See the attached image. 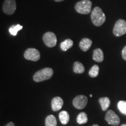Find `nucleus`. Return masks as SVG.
<instances>
[{"label":"nucleus","mask_w":126,"mask_h":126,"mask_svg":"<svg viewBox=\"0 0 126 126\" xmlns=\"http://www.w3.org/2000/svg\"><path fill=\"white\" fill-rule=\"evenodd\" d=\"M91 20L94 26H100L105 23L106 16L102 9L98 7H94L91 12Z\"/></svg>","instance_id":"obj_1"},{"label":"nucleus","mask_w":126,"mask_h":126,"mask_svg":"<svg viewBox=\"0 0 126 126\" xmlns=\"http://www.w3.org/2000/svg\"><path fill=\"white\" fill-rule=\"evenodd\" d=\"M53 75V70L51 68H45L38 71L33 75V80L39 82L49 79Z\"/></svg>","instance_id":"obj_2"},{"label":"nucleus","mask_w":126,"mask_h":126,"mask_svg":"<svg viewBox=\"0 0 126 126\" xmlns=\"http://www.w3.org/2000/svg\"><path fill=\"white\" fill-rule=\"evenodd\" d=\"M92 2L90 0H82L75 4L76 11L81 14H88L91 12Z\"/></svg>","instance_id":"obj_3"},{"label":"nucleus","mask_w":126,"mask_h":126,"mask_svg":"<svg viewBox=\"0 0 126 126\" xmlns=\"http://www.w3.org/2000/svg\"><path fill=\"white\" fill-rule=\"evenodd\" d=\"M113 34L116 37L124 35L126 33V21L123 19H119L115 23L113 31Z\"/></svg>","instance_id":"obj_4"},{"label":"nucleus","mask_w":126,"mask_h":126,"mask_svg":"<svg viewBox=\"0 0 126 126\" xmlns=\"http://www.w3.org/2000/svg\"><path fill=\"white\" fill-rule=\"evenodd\" d=\"M2 9L5 14L9 15H12L16 9L15 0H5Z\"/></svg>","instance_id":"obj_5"},{"label":"nucleus","mask_w":126,"mask_h":126,"mask_svg":"<svg viewBox=\"0 0 126 126\" xmlns=\"http://www.w3.org/2000/svg\"><path fill=\"white\" fill-rule=\"evenodd\" d=\"M24 57L28 60L37 61L40 58V52L36 48H29L25 51Z\"/></svg>","instance_id":"obj_6"},{"label":"nucleus","mask_w":126,"mask_h":126,"mask_svg":"<svg viewBox=\"0 0 126 126\" xmlns=\"http://www.w3.org/2000/svg\"><path fill=\"white\" fill-rule=\"evenodd\" d=\"M43 40L46 46L48 47H54L57 44V37L56 34L51 32L46 33L43 36Z\"/></svg>","instance_id":"obj_7"},{"label":"nucleus","mask_w":126,"mask_h":126,"mask_svg":"<svg viewBox=\"0 0 126 126\" xmlns=\"http://www.w3.org/2000/svg\"><path fill=\"white\" fill-rule=\"evenodd\" d=\"M105 120L108 124L113 126H118L120 122L119 116L111 110H109L107 111L105 115Z\"/></svg>","instance_id":"obj_8"},{"label":"nucleus","mask_w":126,"mask_h":126,"mask_svg":"<svg viewBox=\"0 0 126 126\" xmlns=\"http://www.w3.org/2000/svg\"><path fill=\"white\" fill-rule=\"evenodd\" d=\"M88 103V97L84 95H78L74 99L72 104L75 108L82 109L86 106Z\"/></svg>","instance_id":"obj_9"},{"label":"nucleus","mask_w":126,"mask_h":126,"mask_svg":"<svg viewBox=\"0 0 126 126\" xmlns=\"http://www.w3.org/2000/svg\"><path fill=\"white\" fill-rule=\"evenodd\" d=\"M63 100L60 97H55L51 100V108L54 111H59L63 106Z\"/></svg>","instance_id":"obj_10"},{"label":"nucleus","mask_w":126,"mask_h":126,"mask_svg":"<svg viewBox=\"0 0 126 126\" xmlns=\"http://www.w3.org/2000/svg\"><path fill=\"white\" fill-rule=\"evenodd\" d=\"M92 45V41L89 38H83L79 42L80 48L83 51H88Z\"/></svg>","instance_id":"obj_11"},{"label":"nucleus","mask_w":126,"mask_h":126,"mask_svg":"<svg viewBox=\"0 0 126 126\" xmlns=\"http://www.w3.org/2000/svg\"><path fill=\"white\" fill-rule=\"evenodd\" d=\"M93 60L98 63H102L104 60L103 52L100 48H96L93 52Z\"/></svg>","instance_id":"obj_12"},{"label":"nucleus","mask_w":126,"mask_h":126,"mask_svg":"<svg viewBox=\"0 0 126 126\" xmlns=\"http://www.w3.org/2000/svg\"><path fill=\"white\" fill-rule=\"evenodd\" d=\"M99 102L103 111H106L110 105V99L107 97H101L99 99Z\"/></svg>","instance_id":"obj_13"},{"label":"nucleus","mask_w":126,"mask_h":126,"mask_svg":"<svg viewBox=\"0 0 126 126\" xmlns=\"http://www.w3.org/2000/svg\"><path fill=\"white\" fill-rule=\"evenodd\" d=\"M73 41L71 40L70 39H66L64 41H63V42H61L60 44V48L61 49L64 51H66L67 50L70 49V48H71L73 46Z\"/></svg>","instance_id":"obj_14"},{"label":"nucleus","mask_w":126,"mask_h":126,"mask_svg":"<svg viewBox=\"0 0 126 126\" xmlns=\"http://www.w3.org/2000/svg\"><path fill=\"white\" fill-rule=\"evenodd\" d=\"M59 119L61 123L65 125L70 120V115L67 111H62L59 114Z\"/></svg>","instance_id":"obj_15"},{"label":"nucleus","mask_w":126,"mask_h":126,"mask_svg":"<svg viewBox=\"0 0 126 126\" xmlns=\"http://www.w3.org/2000/svg\"><path fill=\"white\" fill-rule=\"evenodd\" d=\"M73 71L75 73L82 74L85 72V67L81 63L76 61L74 63Z\"/></svg>","instance_id":"obj_16"},{"label":"nucleus","mask_w":126,"mask_h":126,"mask_svg":"<svg viewBox=\"0 0 126 126\" xmlns=\"http://www.w3.org/2000/svg\"><path fill=\"white\" fill-rule=\"evenodd\" d=\"M45 124L46 126H57L56 118L53 115H49L46 118Z\"/></svg>","instance_id":"obj_17"},{"label":"nucleus","mask_w":126,"mask_h":126,"mask_svg":"<svg viewBox=\"0 0 126 126\" xmlns=\"http://www.w3.org/2000/svg\"><path fill=\"white\" fill-rule=\"evenodd\" d=\"M77 123L79 124H85L88 122V116L86 113L81 112L78 115L77 118Z\"/></svg>","instance_id":"obj_18"},{"label":"nucleus","mask_w":126,"mask_h":126,"mask_svg":"<svg viewBox=\"0 0 126 126\" xmlns=\"http://www.w3.org/2000/svg\"><path fill=\"white\" fill-rule=\"evenodd\" d=\"M23 28V26L20 25L19 24H17L16 25H13V26H11L9 29V32L11 34L12 36H16L18 34V31L21 30Z\"/></svg>","instance_id":"obj_19"},{"label":"nucleus","mask_w":126,"mask_h":126,"mask_svg":"<svg viewBox=\"0 0 126 126\" xmlns=\"http://www.w3.org/2000/svg\"><path fill=\"white\" fill-rule=\"evenodd\" d=\"M99 67L97 65H94L93 67L91 68V70L89 71V76L92 77V78H95L97 77L99 75Z\"/></svg>","instance_id":"obj_20"},{"label":"nucleus","mask_w":126,"mask_h":126,"mask_svg":"<svg viewBox=\"0 0 126 126\" xmlns=\"http://www.w3.org/2000/svg\"><path fill=\"white\" fill-rule=\"evenodd\" d=\"M117 107L122 114L126 115V101L120 100L117 104Z\"/></svg>","instance_id":"obj_21"},{"label":"nucleus","mask_w":126,"mask_h":126,"mask_svg":"<svg viewBox=\"0 0 126 126\" xmlns=\"http://www.w3.org/2000/svg\"><path fill=\"white\" fill-rule=\"evenodd\" d=\"M122 54L123 59L124 60L126 61V46L124 47L123 49Z\"/></svg>","instance_id":"obj_22"},{"label":"nucleus","mask_w":126,"mask_h":126,"mask_svg":"<svg viewBox=\"0 0 126 126\" xmlns=\"http://www.w3.org/2000/svg\"><path fill=\"white\" fill-rule=\"evenodd\" d=\"M5 126H15V124L13 122H10L8 123Z\"/></svg>","instance_id":"obj_23"},{"label":"nucleus","mask_w":126,"mask_h":126,"mask_svg":"<svg viewBox=\"0 0 126 126\" xmlns=\"http://www.w3.org/2000/svg\"><path fill=\"white\" fill-rule=\"evenodd\" d=\"M54 1H56V2H61V1H63L64 0H54Z\"/></svg>","instance_id":"obj_24"},{"label":"nucleus","mask_w":126,"mask_h":126,"mask_svg":"<svg viewBox=\"0 0 126 126\" xmlns=\"http://www.w3.org/2000/svg\"><path fill=\"white\" fill-rule=\"evenodd\" d=\"M92 126H99L97 124H94V125H93Z\"/></svg>","instance_id":"obj_25"},{"label":"nucleus","mask_w":126,"mask_h":126,"mask_svg":"<svg viewBox=\"0 0 126 126\" xmlns=\"http://www.w3.org/2000/svg\"><path fill=\"white\" fill-rule=\"evenodd\" d=\"M121 126H126V124H123V125H122Z\"/></svg>","instance_id":"obj_26"},{"label":"nucleus","mask_w":126,"mask_h":126,"mask_svg":"<svg viewBox=\"0 0 126 126\" xmlns=\"http://www.w3.org/2000/svg\"><path fill=\"white\" fill-rule=\"evenodd\" d=\"M89 96H90V97H92V94H90Z\"/></svg>","instance_id":"obj_27"}]
</instances>
